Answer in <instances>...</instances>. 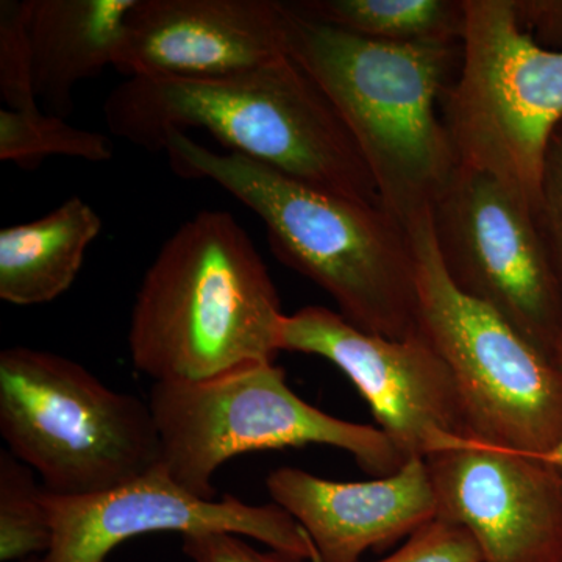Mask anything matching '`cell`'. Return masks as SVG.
<instances>
[{"label":"cell","instance_id":"obj_1","mask_svg":"<svg viewBox=\"0 0 562 562\" xmlns=\"http://www.w3.org/2000/svg\"><path fill=\"white\" fill-rule=\"evenodd\" d=\"M162 151L177 176L213 181L254 211L277 260L327 292L344 319L391 339L417 330L412 238L382 203L319 190L183 132Z\"/></svg>","mask_w":562,"mask_h":562},{"label":"cell","instance_id":"obj_2","mask_svg":"<svg viewBox=\"0 0 562 562\" xmlns=\"http://www.w3.org/2000/svg\"><path fill=\"white\" fill-rule=\"evenodd\" d=\"M109 131L165 149L173 132L202 128L244 155L319 190L380 202L353 136L290 55L217 79H127L103 103Z\"/></svg>","mask_w":562,"mask_h":562},{"label":"cell","instance_id":"obj_3","mask_svg":"<svg viewBox=\"0 0 562 562\" xmlns=\"http://www.w3.org/2000/svg\"><path fill=\"white\" fill-rule=\"evenodd\" d=\"M279 291L227 211L205 210L166 239L136 292L127 344L154 383H194L276 362Z\"/></svg>","mask_w":562,"mask_h":562},{"label":"cell","instance_id":"obj_4","mask_svg":"<svg viewBox=\"0 0 562 562\" xmlns=\"http://www.w3.org/2000/svg\"><path fill=\"white\" fill-rule=\"evenodd\" d=\"M286 7L288 54L349 128L383 209L405 227L430 213L460 168L442 99L461 44L366 40Z\"/></svg>","mask_w":562,"mask_h":562},{"label":"cell","instance_id":"obj_5","mask_svg":"<svg viewBox=\"0 0 562 562\" xmlns=\"http://www.w3.org/2000/svg\"><path fill=\"white\" fill-rule=\"evenodd\" d=\"M0 435L57 497H88L160 468L149 402L106 386L80 362L32 347L0 353Z\"/></svg>","mask_w":562,"mask_h":562},{"label":"cell","instance_id":"obj_6","mask_svg":"<svg viewBox=\"0 0 562 562\" xmlns=\"http://www.w3.org/2000/svg\"><path fill=\"white\" fill-rule=\"evenodd\" d=\"M149 405L160 431L161 468L202 498L225 462L262 450L327 446L349 453L373 479L406 457L379 427L339 419L299 397L276 362H258L194 383H154Z\"/></svg>","mask_w":562,"mask_h":562},{"label":"cell","instance_id":"obj_7","mask_svg":"<svg viewBox=\"0 0 562 562\" xmlns=\"http://www.w3.org/2000/svg\"><path fill=\"white\" fill-rule=\"evenodd\" d=\"M416 257L417 330L452 372L469 438L543 457L562 438V369L443 268L431 211L406 225Z\"/></svg>","mask_w":562,"mask_h":562},{"label":"cell","instance_id":"obj_8","mask_svg":"<svg viewBox=\"0 0 562 562\" xmlns=\"http://www.w3.org/2000/svg\"><path fill=\"white\" fill-rule=\"evenodd\" d=\"M457 79L442 117L461 168L539 202L550 143L562 125V49L532 38L513 0H464Z\"/></svg>","mask_w":562,"mask_h":562},{"label":"cell","instance_id":"obj_9","mask_svg":"<svg viewBox=\"0 0 562 562\" xmlns=\"http://www.w3.org/2000/svg\"><path fill=\"white\" fill-rule=\"evenodd\" d=\"M431 225L454 286L554 360L562 299L530 203L494 177L460 166L432 205Z\"/></svg>","mask_w":562,"mask_h":562},{"label":"cell","instance_id":"obj_10","mask_svg":"<svg viewBox=\"0 0 562 562\" xmlns=\"http://www.w3.org/2000/svg\"><path fill=\"white\" fill-rule=\"evenodd\" d=\"M280 350L335 364L406 460H425L468 436L452 372L419 330L384 338L360 330L336 310L308 305L284 314Z\"/></svg>","mask_w":562,"mask_h":562},{"label":"cell","instance_id":"obj_11","mask_svg":"<svg viewBox=\"0 0 562 562\" xmlns=\"http://www.w3.org/2000/svg\"><path fill=\"white\" fill-rule=\"evenodd\" d=\"M52 546L46 562H106L113 550L154 532L224 531L269 549L319 562L312 539L276 503L250 505L224 495L202 498L157 468L132 482L88 497H57L44 490Z\"/></svg>","mask_w":562,"mask_h":562},{"label":"cell","instance_id":"obj_12","mask_svg":"<svg viewBox=\"0 0 562 562\" xmlns=\"http://www.w3.org/2000/svg\"><path fill=\"white\" fill-rule=\"evenodd\" d=\"M425 461L436 517L471 532L482 562H562V475L550 462L469 436Z\"/></svg>","mask_w":562,"mask_h":562},{"label":"cell","instance_id":"obj_13","mask_svg":"<svg viewBox=\"0 0 562 562\" xmlns=\"http://www.w3.org/2000/svg\"><path fill=\"white\" fill-rule=\"evenodd\" d=\"M286 2L135 0L113 68L127 79H217L286 57Z\"/></svg>","mask_w":562,"mask_h":562},{"label":"cell","instance_id":"obj_14","mask_svg":"<svg viewBox=\"0 0 562 562\" xmlns=\"http://www.w3.org/2000/svg\"><path fill=\"white\" fill-rule=\"evenodd\" d=\"M266 487L310 536L319 562H361L369 550L387 549L438 516L422 458L368 482H333L283 465L269 473Z\"/></svg>","mask_w":562,"mask_h":562},{"label":"cell","instance_id":"obj_15","mask_svg":"<svg viewBox=\"0 0 562 562\" xmlns=\"http://www.w3.org/2000/svg\"><path fill=\"white\" fill-rule=\"evenodd\" d=\"M135 0H24L33 90L44 113L68 117L81 81L114 66Z\"/></svg>","mask_w":562,"mask_h":562},{"label":"cell","instance_id":"obj_16","mask_svg":"<svg viewBox=\"0 0 562 562\" xmlns=\"http://www.w3.org/2000/svg\"><path fill=\"white\" fill-rule=\"evenodd\" d=\"M102 232L98 211L79 195L46 216L0 231V299L33 306L60 297Z\"/></svg>","mask_w":562,"mask_h":562},{"label":"cell","instance_id":"obj_17","mask_svg":"<svg viewBox=\"0 0 562 562\" xmlns=\"http://www.w3.org/2000/svg\"><path fill=\"white\" fill-rule=\"evenodd\" d=\"M295 13L338 31L392 44H461L464 0H299Z\"/></svg>","mask_w":562,"mask_h":562},{"label":"cell","instance_id":"obj_18","mask_svg":"<svg viewBox=\"0 0 562 562\" xmlns=\"http://www.w3.org/2000/svg\"><path fill=\"white\" fill-rule=\"evenodd\" d=\"M113 140L103 133L74 127L40 111L0 110V160L33 169L47 157L103 162L113 157Z\"/></svg>","mask_w":562,"mask_h":562},{"label":"cell","instance_id":"obj_19","mask_svg":"<svg viewBox=\"0 0 562 562\" xmlns=\"http://www.w3.org/2000/svg\"><path fill=\"white\" fill-rule=\"evenodd\" d=\"M36 473L10 452L0 453V561L46 557L52 546L49 513Z\"/></svg>","mask_w":562,"mask_h":562},{"label":"cell","instance_id":"obj_20","mask_svg":"<svg viewBox=\"0 0 562 562\" xmlns=\"http://www.w3.org/2000/svg\"><path fill=\"white\" fill-rule=\"evenodd\" d=\"M0 98L3 109L41 110L33 90L24 0L0 2Z\"/></svg>","mask_w":562,"mask_h":562},{"label":"cell","instance_id":"obj_21","mask_svg":"<svg viewBox=\"0 0 562 562\" xmlns=\"http://www.w3.org/2000/svg\"><path fill=\"white\" fill-rule=\"evenodd\" d=\"M375 562H482V553L465 528L436 517L414 531L397 552Z\"/></svg>","mask_w":562,"mask_h":562},{"label":"cell","instance_id":"obj_22","mask_svg":"<svg viewBox=\"0 0 562 562\" xmlns=\"http://www.w3.org/2000/svg\"><path fill=\"white\" fill-rule=\"evenodd\" d=\"M535 214L562 299V131L550 143Z\"/></svg>","mask_w":562,"mask_h":562},{"label":"cell","instance_id":"obj_23","mask_svg":"<svg viewBox=\"0 0 562 562\" xmlns=\"http://www.w3.org/2000/svg\"><path fill=\"white\" fill-rule=\"evenodd\" d=\"M181 550L192 562H308L280 550H258L233 532L210 531L181 536Z\"/></svg>","mask_w":562,"mask_h":562},{"label":"cell","instance_id":"obj_24","mask_svg":"<svg viewBox=\"0 0 562 562\" xmlns=\"http://www.w3.org/2000/svg\"><path fill=\"white\" fill-rule=\"evenodd\" d=\"M520 25L536 41L552 43V49L562 43V0H513Z\"/></svg>","mask_w":562,"mask_h":562},{"label":"cell","instance_id":"obj_25","mask_svg":"<svg viewBox=\"0 0 562 562\" xmlns=\"http://www.w3.org/2000/svg\"><path fill=\"white\" fill-rule=\"evenodd\" d=\"M554 361H557L562 369V336L560 338V341L557 342V347H554ZM541 458H543V460H546L547 462H550V464H552L553 468H557L562 475V438L561 441L558 442V446L554 447L552 452L543 454V457Z\"/></svg>","mask_w":562,"mask_h":562},{"label":"cell","instance_id":"obj_26","mask_svg":"<svg viewBox=\"0 0 562 562\" xmlns=\"http://www.w3.org/2000/svg\"><path fill=\"white\" fill-rule=\"evenodd\" d=\"M21 562H46V561H44V557H35V558H29V560L21 561Z\"/></svg>","mask_w":562,"mask_h":562},{"label":"cell","instance_id":"obj_27","mask_svg":"<svg viewBox=\"0 0 562 562\" xmlns=\"http://www.w3.org/2000/svg\"><path fill=\"white\" fill-rule=\"evenodd\" d=\"M560 131H562V125H561V127H560Z\"/></svg>","mask_w":562,"mask_h":562}]
</instances>
